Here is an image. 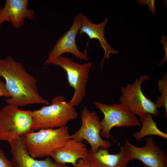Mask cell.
<instances>
[{
	"mask_svg": "<svg viewBox=\"0 0 167 167\" xmlns=\"http://www.w3.org/2000/svg\"><path fill=\"white\" fill-rule=\"evenodd\" d=\"M0 77L5 80L10 95V97L6 100L8 105L19 107L32 104H49V101L39 94L37 80L11 56L0 58Z\"/></svg>",
	"mask_w": 167,
	"mask_h": 167,
	"instance_id": "6da1fadb",
	"label": "cell"
},
{
	"mask_svg": "<svg viewBox=\"0 0 167 167\" xmlns=\"http://www.w3.org/2000/svg\"><path fill=\"white\" fill-rule=\"evenodd\" d=\"M33 125L32 131L66 126L68 122L76 119L78 114L74 107L70 105L62 95L54 98L50 105L31 111Z\"/></svg>",
	"mask_w": 167,
	"mask_h": 167,
	"instance_id": "7a4b0ae2",
	"label": "cell"
},
{
	"mask_svg": "<svg viewBox=\"0 0 167 167\" xmlns=\"http://www.w3.org/2000/svg\"><path fill=\"white\" fill-rule=\"evenodd\" d=\"M28 154L33 158L50 156L55 150L62 147L70 139L68 127L32 131L24 135Z\"/></svg>",
	"mask_w": 167,
	"mask_h": 167,
	"instance_id": "3957f363",
	"label": "cell"
},
{
	"mask_svg": "<svg viewBox=\"0 0 167 167\" xmlns=\"http://www.w3.org/2000/svg\"><path fill=\"white\" fill-rule=\"evenodd\" d=\"M31 111L8 104L3 107L0 110V141L9 143L32 131Z\"/></svg>",
	"mask_w": 167,
	"mask_h": 167,
	"instance_id": "277c9868",
	"label": "cell"
},
{
	"mask_svg": "<svg viewBox=\"0 0 167 167\" xmlns=\"http://www.w3.org/2000/svg\"><path fill=\"white\" fill-rule=\"evenodd\" d=\"M51 64L65 70L67 74L69 85L74 89L73 96L68 103L74 107L80 104L86 94L90 70L93 62L80 64L70 58L61 55L53 61Z\"/></svg>",
	"mask_w": 167,
	"mask_h": 167,
	"instance_id": "5b68a950",
	"label": "cell"
},
{
	"mask_svg": "<svg viewBox=\"0 0 167 167\" xmlns=\"http://www.w3.org/2000/svg\"><path fill=\"white\" fill-rule=\"evenodd\" d=\"M150 79L148 76L140 75L133 83L121 87L122 95L119 98L120 103L127 107L131 112L140 118L147 113L156 117L159 114L156 103L147 98L141 90L143 82Z\"/></svg>",
	"mask_w": 167,
	"mask_h": 167,
	"instance_id": "8992f818",
	"label": "cell"
},
{
	"mask_svg": "<svg viewBox=\"0 0 167 167\" xmlns=\"http://www.w3.org/2000/svg\"><path fill=\"white\" fill-rule=\"evenodd\" d=\"M94 104L104 114L101 121L102 129L101 136L107 139H113L110 134L111 129L115 126H140L138 118L127 107L121 104L108 105L94 101Z\"/></svg>",
	"mask_w": 167,
	"mask_h": 167,
	"instance_id": "52a82bcc",
	"label": "cell"
},
{
	"mask_svg": "<svg viewBox=\"0 0 167 167\" xmlns=\"http://www.w3.org/2000/svg\"><path fill=\"white\" fill-rule=\"evenodd\" d=\"M81 126L76 132L70 135V139L83 141L86 140L91 146V149L96 152L100 147L109 148L110 142L102 139L100 133L102 126L100 118L96 112H90L86 106L83 107L81 114Z\"/></svg>",
	"mask_w": 167,
	"mask_h": 167,
	"instance_id": "ba28073f",
	"label": "cell"
},
{
	"mask_svg": "<svg viewBox=\"0 0 167 167\" xmlns=\"http://www.w3.org/2000/svg\"><path fill=\"white\" fill-rule=\"evenodd\" d=\"M146 143L136 146L125 139V146L130 160L137 159L147 167H167V155L155 143L153 136L144 139Z\"/></svg>",
	"mask_w": 167,
	"mask_h": 167,
	"instance_id": "9c48e42d",
	"label": "cell"
},
{
	"mask_svg": "<svg viewBox=\"0 0 167 167\" xmlns=\"http://www.w3.org/2000/svg\"><path fill=\"white\" fill-rule=\"evenodd\" d=\"M80 27V22L79 14L73 19V22L69 29L59 39L48 54L47 59L44 62V65L51 64L57 57L66 53L73 54L80 60L88 61L86 50L80 51L76 43V38Z\"/></svg>",
	"mask_w": 167,
	"mask_h": 167,
	"instance_id": "30bf717a",
	"label": "cell"
},
{
	"mask_svg": "<svg viewBox=\"0 0 167 167\" xmlns=\"http://www.w3.org/2000/svg\"><path fill=\"white\" fill-rule=\"evenodd\" d=\"M9 143L14 167H68L66 164L53 161L48 156L42 160H36L32 158L28 152L24 135Z\"/></svg>",
	"mask_w": 167,
	"mask_h": 167,
	"instance_id": "8fae6325",
	"label": "cell"
},
{
	"mask_svg": "<svg viewBox=\"0 0 167 167\" xmlns=\"http://www.w3.org/2000/svg\"><path fill=\"white\" fill-rule=\"evenodd\" d=\"M28 0H6L0 9V26L7 22L13 28L19 29L25 24L26 19L33 20L35 13L28 7Z\"/></svg>",
	"mask_w": 167,
	"mask_h": 167,
	"instance_id": "7c38bea8",
	"label": "cell"
},
{
	"mask_svg": "<svg viewBox=\"0 0 167 167\" xmlns=\"http://www.w3.org/2000/svg\"><path fill=\"white\" fill-rule=\"evenodd\" d=\"M119 145L120 151L115 154H110L106 148L100 147L96 152L90 149L84 160L92 167H127L131 160L125 146Z\"/></svg>",
	"mask_w": 167,
	"mask_h": 167,
	"instance_id": "4fadbf2b",
	"label": "cell"
},
{
	"mask_svg": "<svg viewBox=\"0 0 167 167\" xmlns=\"http://www.w3.org/2000/svg\"><path fill=\"white\" fill-rule=\"evenodd\" d=\"M80 22V27L78 33L80 36L84 33L89 37V40L98 39L101 46L103 49L104 55L101 60L100 70L102 69L103 64L105 59L109 60L111 53L117 54L118 51L113 49L106 42L104 36L105 28L107 23L108 18L106 17L101 23L95 24L92 23L86 15L81 12L79 14Z\"/></svg>",
	"mask_w": 167,
	"mask_h": 167,
	"instance_id": "5bb4252c",
	"label": "cell"
},
{
	"mask_svg": "<svg viewBox=\"0 0 167 167\" xmlns=\"http://www.w3.org/2000/svg\"><path fill=\"white\" fill-rule=\"evenodd\" d=\"M88 152L83 141L70 139L63 146L53 151L50 156L59 163L71 164L73 166L80 159H84Z\"/></svg>",
	"mask_w": 167,
	"mask_h": 167,
	"instance_id": "9a60e30c",
	"label": "cell"
},
{
	"mask_svg": "<svg viewBox=\"0 0 167 167\" xmlns=\"http://www.w3.org/2000/svg\"><path fill=\"white\" fill-rule=\"evenodd\" d=\"M140 120L142 123L141 128L139 131L134 133L132 135L136 140L139 141L149 135H155L167 139V134L157 127L152 114L147 113L143 117L140 118Z\"/></svg>",
	"mask_w": 167,
	"mask_h": 167,
	"instance_id": "2e32d148",
	"label": "cell"
},
{
	"mask_svg": "<svg viewBox=\"0 0 167 167\" xmlns=\"http://www.w3.org/2000/svg\"><path fill=\"white\" fill-rule=\"evenodd\" d=\"M158 89L161 93V96L157 98L156 103L158 109L164 107L165 110V116L167 118V74H165L163 78L159 79L157 83Z\"/></svg>",
	"mask_w": 167,
	"mask_h": 167,
	"instance_id": "e0dca14e",
	"label": "cell"
},
{
	"mask_svg": "<svg viewBox=\"0 0 167 167\" xmlns=\"http://www.w3.org/2000/svg\"><path fill=\"white\" fill-rule=\"evenodd\" d=\"M0 167H14L12 161L9 160L0 148Z\"/></svg>",
	"mask_w": 167,
	"mask_h": 167,
	"instance_id": "ac0fdd59",
	"label": "cell"
},
{
	"mask_svg": "<svg viewBox=\"0 0 167 167\" xmlns=\"http://www.w3.org/2000/svg\"><path fill=\"white\" fill-rule=\"evenodd\" d=\"M2 96L8 98L10 97V96L6 87L5 82L0 79V97Z\"/></svg>",
	"mask_w": 167,
	"mask_h": 167,
	"instance_id": "d6986e66",
	"label": "cell"
},
{
	"mask_svg": "<svg viewBox=\"0 0 167 167\" xmlns=\"http://www.w3.org/2000/svg\"><path fill=\"white\" fill-rule=\"evenodd\" d=\"M74 167H92L86 163L84 159H80L74 166Z\"/></svg>",
	"mask_w": 167,
	"mask_h": 167,
	"instance_id": "ffe728a7",
	"label": "cell"
}]
</instances>
